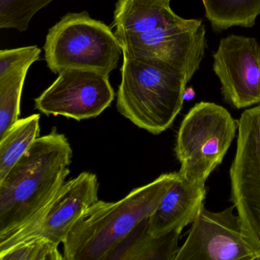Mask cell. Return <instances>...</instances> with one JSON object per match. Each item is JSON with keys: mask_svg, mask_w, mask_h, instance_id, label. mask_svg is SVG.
I'll return each instance as SVG.
<instances>
[{"mask_svg": "<svg viewBox=\"0 0 260 260\" xmlns=\"http://www.w3.org/2000/svg\"><path fill=\"white\" fill-rule=\"evenodd\" d=\"M40 117L35 114L18 120L0 138V181L39 138Z\"/></svg>", "mask_w": 260, "mask_h": 260, "instance_id": "cell-14", "label": "cell"}, {"mask_svg": "<svg viewBox=\"0 0 260 260\" xmlns=\"http://www.w3.org/2000/svg\"><path fill=\"white\" fill-rule=\"evenodd\" d=\"M53 0H0V28L28 30L36 13L48 7Z\"/></svg>", "mask_w": 260, "mask_h": 260, "instance_id": "cell-17", "label": "cell"}, {"mask_svg": "<svg viewBox=\"0 0 260 260\" xmlns=\"http://www.w3.org/2000/svg\"><path fill=\"white\" fill-rule=\"evenodd\" d=\"M231 201L248 243L260 260V106L238 121L237 152L230 170Z\"/></svg>", "mask_w": 260, "mask_h": 260, "instance_id": "cell-7", "label": "cell"}, {"mask_svg": "<svg viewBox=\"0 0 260 260\" xmlns=\"http://www.w3.org/2000/svg\"><path fill=\"white\" fill-rule=\"evenodd\" d=\"M182 231L160 237L149 231V217L141 220L118 245L108 260H175L179 250Z\"/></svg>", "mask_w": 260, "mask_h": 260, "instance_id": "cell-13", "label": "cell"}, {"mask_svg": "<svg viewBox=\"0 0 260 260\" xmlns=\"http://www.w3.org/2000/svg\"><path fill=\"white\" fill-rule=\"evenodd\" d=\"M28 69L0 77V138L19 119Z\"/></svg>", "mask_w": 260, "mask_h": 260, "instance_id": "cell-16", "label": "cell"}, {"mask_svg": "<svg viewBox=\"0 0 260 260\" xmlns=\"http://www.w3.org/2000/svg\"><path fill=\"white\" fill-rule=\"evenodd\" d=\"M170 1L118 0L115 34L123 57L159 62L190 80L205 56V25L176 15Z\"/></svg>", "mask_w": 260, "mask_h": 260, "instance_id": "cell-1", "label": "cell"}, {"mask_svg": "<svg viewBox=\"0 0 260 260\" xmlns=\"http://www.w3.org/2000/svg\"><path fill=\"white\" fill-rule=\"evenodd\" d=\"M73 150L53 127L0 181V240L29 224L48 206L71 173Z\"/></svg>", "mask_w": 260, "mask_h": 260, "instance_id": "cell-2", "label": "cell"}, {"mask_svg": "<svg viewBox=\"0 0 260 260\" xmlns=\"http://www.w3.org/2000/svg\"><path fill=\"white\" fill-rule=\"evenodd\" d=\"M99 188L98 177L89 172L65 182L29 224L0 240V252L32 237H45L63 243L82 214L99 200Z\"/></svg>", "mask_w": 260, "mask_h": 260, "instance_id": "cell-9", "label": "cell"}, {"mask_svg": "<svg viewBox=\"0 0 260 260\" xmlns=\"http://www.w3.org/2000/svg\"><path fill=\"white\" fill-rule=\"evenodd\" d=\"M205 16L216 31L233 26L250 28L260 14V0H202Z\"/></svg>", "mask_w": 260, "mask_h": 260, "instance_id": "cell-15", "label": "cell"}, {"mask_svg": "<svg viewBox=\"0 0 260 260\" xmlns=\"http://www.w3.org/2000/svg\"><path fill=\"white\" fill-rule=\"evenodd\" d=\"M234 209L214 212L204 204L175 260H257Z\"/></svg>", "mask_w": 260, "mask_h": 260, "instance_id": "cell-10", "label": "cell"}, {"mask_svg": "<svg viewBox=\"0 0 260 260\" xmlns=\"http://www.w3.org/2000/svg\"><path fill=\"white\" fill-rule=\"evenodd\" d=\"M55 81L35 100L45 115H61L76 121L100 116L115 100L109 76L80 69L58 74Z\"/></svg>", "mask_w": 260, "mask_h": 260, "instance_id": "cell-8", "label": "cell"}, {"mask_svg": "<svg viewBox=\"0 0 260 260\" xmlns=\"http://www.w3.org/2000/svg\"><path fill=\"white\" fill-rule=\"evenodd\" d=\"M178 176L176 172L164 173L118 202L97 201L63 241L64 260H108L134 228L154 212Z\"/></svg>", "mask_w": 260, "mask_h": 260, "instance_id": "cell-3", "label": "cell"}, {"mask_svg": "<svg viewBox=\"0 0 260 260\" xmlns=\"http://www.w3.org/2000/svg\"><path fill=\"white\" fill-rule=\"evenodd\" d=\"M58 246L47 237H32L0 252V260L64 259Z\"/></svg>", "mask_w": 260, "mask_h": 260, "instance_id": "cell-18", "label": "cell"}, {"mask_svg": "<svg viewBox=\"0 0 260 260\" xmlns=\"http://www.w3.org/2000/svg\"><path fill=\"white\" fill-rule=\"evenodd\" d=\"M238 130V121L224 108L212 103H197L181 123L175 153L179 176L190 183L205 185L221 164Z\"/></svg>", "mask_w": 260, "mask_h": 260, "instance_id": "cell-6", "label": "cell"}, {"mask_svg": "<svg viewBox=\"0 0 260 260\" xmlns=\"http://www.w3.org/2000/svg\"><path fill=\"white\" fill-rule=\"evenodd\" d=\"M123 58L117 109L137 127L162 133L182 110L189 80L154 60Z\"/></svg>", "mask_w": 260, "mask_h": 260, "instance_id": "cell-4", "label": "cell"}, {"mask_svg": "<svg viewBox=\"0 0 260 260\" xmlns=\"http://www.w3.org/2000/svg\"><path fill=\"white\" fill-rule=\"evenodd\" d=\"M213 69L231 106L240 109L260 103V47L255 39L234 35L222 39Z\"/></svg>", "mask_w": 260, "mask_h": 260, "instance_id": "cell-11", "label": "cell"}, {"mask_svg": "<svg viewBox=\"0 0 260 260\" xmlns=\"http://www.w3.org/2000/svg\"><path fill=\"white\" fill-rule=\"evenodd\" d=\"M44 51L54 74L80 69L107 76L118 68L123 54L112 28L86 11L68 13L50 28Z\"/></svg>", "mask_w": 260, "mask_h": 260, "instance_id": "cell-5", "label": "cell"}, {"mask_svg": "<svg viewBox=\"0 0 260 260\" xmlns=\"http://www.w3.org/2000/svg\"><path fill=\"white\" fill-rule=\"evenodd\" d=\"M42 50L36 46L22 47L0 51V77L23 71L40 58Z\"/></svg>", "mask_w": 260, "mask_h": 260, "instance_id": "cell-19", "label": "cell"}, {"mask_svg": "<svg viewBox=\"0 0 260 260\" xmlns=\"http://www.w3.org/2000/svg\"><path fill=\"white\" fill-rule=\"evenodd\" d=\"M179 173V172H178ZM205 185H198L178 176L149 217V231L160 237L174 231H182L192 223L204 205Z\"/></svg>", "mask_w": 260, "mask_h": 260, "instance_id": "cell-12", "label": "cell"}]
</instances>
